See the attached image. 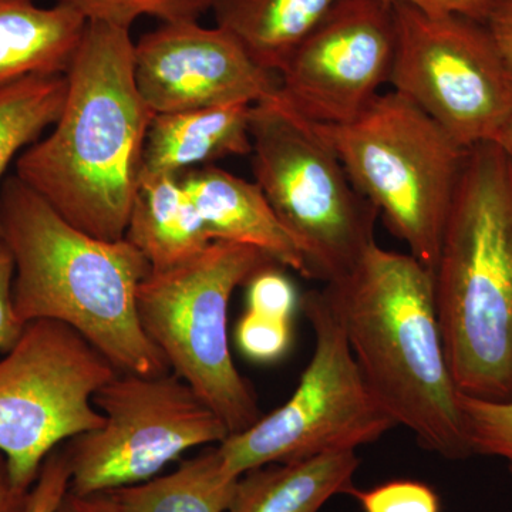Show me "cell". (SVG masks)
Masks as SVG:
<instances>
[{
    "mask_svg": "<svg viewBox=\"0 0 512 512\" xmlns=\"http://www.w3.org/2000/svg\"><path fill=\"white\" fill-rule=\"evenodd\" d=\"M0 242L15 264L13 305L23 323H66L120 373L171 372L138 319L137 288L151 266L126 238L104 241L74 227L13 174L0 185Z\"/></svg>",
    "mask_w": 512,
    "mask_h": 512,
    "instance_id": "2",
    "label": "cell"
},
{
    "mask_svg": "<svg viewBox=\"0 0 512 512\" xmlns=\"http://www.w3.org/2000/svg\"><path fill=\"white\" fill-rule=\"evenodd\" d=\"M484 25L512 79V0H495Z\"/></svg>",
    "mask_w": 512,
    "mask_h": 512,
    "instance_id": "29",
    "label": "cell"
},
{
    "mask_svg": "<svg viewBox=\"0 0 512 512\" xmlns=\"http://www.w3.org/2000/svg\"><path fill=\"white\" fill-rule=\"evenodd\" d=\"M255 183L299 248L309 279L340 281L375 244L379 212L313 124L272 94L252 104Z\"/></svg>",
    "mask_w": 512,
    "mask_h": 512,
    "instance_id": "6",
    "label": "cell"
},
{
    "mask_svg": "<svg viewBox=\"0 0 512 512\" xmlns=\"http://www.w3.org/2000/svg\"><path fill=\"white\" fill-rule=\"evenodd\" d=\"M393 5H407L427 13H454L484 23L495 0H387Z\"/></svg>",
    "mask_w": 512,
    "mask_h": 512,
    "instance_id": "30",
    "label": "cell"
},
{
    "mask_svg": "<svg viewBox=\"0 0 512 512\" xmlns=\"http://www.w3.org/2000/svg\"><path fill=\"white\" fill-rule=\"evenodd\" d=\"M302 309L315 335L311 362L284 406L218 444L231 476L268 464L356 451L397 426L360 373L329 289L306 293Z\"/></svg>",
    "mask_w": 512,
    "mask_h": 512,
    "instance_id": "8",
    "label": "cell"
},
{
    "mask_svg": "<svg viewBox=\"0 0 512 512\" xmlns=\"http://www.w3.org/2000/svg\"><path fill=\"white\" fill-rule=\"evenodd\" d=\"M352 497L363 512H440L439 495L430 485L414 480H394L369 490L353 488Z\"/></svg>",
    "mask_w": 512,
    "mask_h": 512,
    "instance_id": "24",
    "label": "cell"
},
{
    "mask_svg": "<svg viewBox=\"0 0 512 512\" xmlns=\"http://www.w3.org/2000/svg\"><path fill=\"white\" fill-rule=\"evenodd\" d=\"M359 466L356 451H339L254 468L239 477L228 512H319L350 494Z\"/></svg>",
    "mask_w": 512,
    "mask_h": 512,
    "instance_id": "17",
    "label": "cell"
},
{
    "mask_svg": "<svg viewBox=\"0 0 512 512\" xmlns=\"http://www.w3.org/2000/svg\"><path fill=\"white\" fill-rule=\"evenodd\" d=\"M433 278L458 392L511 399L512 165L495 143L468 150Z\"/></svg>",
    "mask_w": 512,
    "mask_h": 512,
    "instance_id": "4",
    "label": "cell"
},
{
    "mask_svg": "<svg viewBox=\"0 0 512 512\" xmlns=\"http://www.w3.org/2000/svg\"><path fill=\"white\" fill-rule=\"evenodd\" d=\"M495 144L501 148V151L505 154L512 165V117L508 121L507 126L503 128L500 136L495 140Z\"/></svg>",
    "mask_w": 512,
    "mask_h": 512,
    "instance_id": "33",
    "label": "cell"
},
{
    "mask_svg": "<svg viewBox=\"0 0 512 512\" xmlns=\"http://www.w3.org/2000/svg\"><path fill=\"white\" fill-rule=\"evenodd\" d=\"M265 266L248 281V311L266 318L291 320L298 293L291 279L275 268Z\"/></svg>",
    "mask_w": 512,
    "mask_h": 512,
    "instance_id": "26",
    "label": "cell"
},
{
    "mask_svg": "<svg viewBox=\"0 0 512 512\" xmlns=\"http://www.w3.org/2000/svg\"><path fill=\"white\" fill-rule=\"evenodd\" d=\"M252 104L156 114L148 127L143 171L181 175L232 156H251Z\"/></svg>",
    "mask_w": 512,
    "mask_h": 512,
    "instance_id": "15",
    "label": "cell"
},
{
    "mask_svg": "<svg viewBox=\"0 0 512 512\" xmlns=\"http://www.w3.org/2000/svg\"><path fill=\"white\" fill-rule=\"evenodd\" d=\"M66 96V74L30 76L0 87V185L13 158L55 126Z\"/></svg>",
    "mask_w": 512,
    "mask_h": 512,
    "instance_id": "21",
    "label": "cell"
},
{
    "mask_svg": "<svg viewBox=\"0 0 512 512\" xmlns=\"http://www.w3.org/2000/svg\"><path fill=\"white\" fill-rule=\"evenodd\" d=\"M87 19L59 0H0V87L30 76L66 74L82 43Z\"/></svg>",
    "mask_w": 512,
    "mask_h": 512,
    "instance_id": "16",
    "label": "cell"
},
{
    "mask_svg": "<svg viewBox=\"0 0 512 512\" xmlns=\"http://www.w3.org/2000/svg\"><path fill=\"white\" fill-rule=\"evenodd\" d=\"M325 286L363 379L397 426L447 460L473 456L441 336L433 272L413 255L375 242L348 276Z\"/></svg>",
    "mask_w": 512,
    "mask_h": 512,
    "instance_id": "3",
    "label": "cell"
},
{
    "mask_svg": "<svg viewBox=\"0 0 512 512\" xmlns=\"http://www.w3.org/2000/svg\"><path fill=\"white\" fill-rule=\"evenodd\" d=\"M87 19L130 29L143 16L163 23L198 22L212 10L215 0H62Z\"/></svg>",
    "mask_w": 512,
    "mask_h": 512,
    "instance_id": "22",
    "label": "cell"
},
{
    "mask_svg": "<svg viewBox=\"0 0 512 512\" xmlns=\"http://www.w3.org/2000/svg\"><path fill=\"white\" fill-rule=\"evenodd\" d=\"M119 370L77 330L29 322L0 359V453L18 487L30 490L47 456L103 426L94 394Z\"/></svg>",
    "mask_w": 512,
    "mask_h": 512,
    "instance_id": "9",
    "label": "cell"
},
{
    "mask_svg": "<svg viewBox=\"0 0 512 512\" xmlns=\"http://www.w3.org/2000/svg\"><path fill=\"white\" fill-rule=\"evenodd\" d=\"M313 126L389 231L433 272L468 151L394 90L349 123Z\"/></svg>",
    "mask_w": 512,
    "mask_h": 512,
    "instance_id": "5",
    "label": "cell"
},
{
    "mask_svg": "<svg viewBox=\"0 0 512 512\" xmlns=\"http://www.w3.org/2000/svg\"><path fill=\"white\" fill-rule=\"evenodd\" d=\"M238 348L256 363H274L288 352L292 342L291 320L245 313L235 330Z\"/></svg>",
    "mask_w": 512,
    "mask_h": 512,
    "instance_id": "25",
    "label": "cell"
},
{
    "mask_svg": "<svg viewBox=\"0 0 512 512\" xmlns=\"http://www.w3.org/2000/svg\"><path fill=\"white\" fill-rule=\"evenodd\" d=\"M151 271H165L201 254L211 238L180 177L141 174L126 237Z\"/></svg>",
    "mask_w": 512,
    "mask_h": 512,
    "instance_id": "18",
    "label": "cell"
},
{
    "mask_svg": "<svg viewBox=\"0 0 512 512\" xmlns=\"http://www.w3.org/2000/svg\"><path fill=\"white\" fill-rule=\"evenodd\" d=\"M15 264L8 249L0 244V353H8L18 343L28 323L19 319L13 305Z\"/></svg>",
    "mask_w": 512,
    "mask_h": 512,
    "instance_id": "28",
    "label": "cell"
},
{
    "mask_svg": "<svg viewBox=\"0 0 512 512\" xmlns=\"http://www.w3.org/2000/svg\"><path fill=\"white\" fill-rule=\"evenodd\" d=\"M70 467L64 447H57L40 468L36 483L30 488L23 512H56L69 493Z\"/></svg>",
    "mask_w": 512,
    "mask_h": 512,
    "instance_id": "27",
    "label": "cell"
},
{
    "mask_svg": "<svg viewBox=\"0 0 512 512\" xmlns=\"http://www.w3.org/2000/svg\"><path fill=\"white\" fill-rule=\"evenodd\" d=\"M339 0H215L224 29L266 72L278 76Z\"/></svg>",
    "mask_w": 512,
    "mask_h": 512,
    "instance_id": "19",
    "label": "cell"
},
{
    "mask_svg": "<svg viewBox=\"0 0 512 512\" xmlns=\"http://www.w3.org/2000/svg\"><path fill=\"white\" fill-rule=\"evenodd\" d=\"M56 512H114V510L101 494L77 495L69 491Z\"/></svg>",
    "mask_w": 512,
    "mask_h": 512,
    "instance_id": "32",
    "label": "cell"
},
{
    "mask_svg": "<svg viewBox=\"0 0 512 512\" xmlns=\"http://www.w3.org/2000/svg\"><path fill=\"white\" fill-rule=\"evenodd\" d=\"M30 490L18 487L10 476L6 457L0 453V512H23Z\"/></svg>",
    "mask_w": 512,
    "mask_h": 512,
    "instance_id": "31",
    "label": "cell"
},
{
    "mask_svg": "<svg viewBox=\"0 0 512 512\" xmlns=\"http://www.w3.org/2000/svg\"><path fill=\"white\" fill-rule=\"evenodd\" d=\"M396 15L387 0H339L278 74L276 97L316 126L359 117L389 84Z\"/></svg>",
    "mask_w": 512,
    "mask_h": 512,
    "instance_id": "12",
    "label": "cell"
},
{
    "mask_svg": "<svg viewBox=\"0 0 512 512\" xmlns=\"http://www.w3.org/2000/svg\"><path fill=\"white\" fill-rule=\"evenodd\" d=\"M258 249L214 241L184 264L151 271L138 285L137 313L171 372L217 414L231 434L261 419L252 384L239 373L229 350V302L265 266Z\"/></svg>",
    "mask_w": 512,
    "mask_h": 512,
    "instance_id": "7",
    "label": "cell"
},
{
    "mask_svg": "<svg viewBox=\"0 0 512 512\" xmlns=\"http://www.w3.org/2000/svg\"><path fill=\"white\" fill-rule=\"evenodd\" d=\"M458 406L473 456L501 458L512 474V397L484 400L460 393Z\"/></svg>",
    "mask_w": 512,
    "mask_h": 512,
    "instance_id": "23",
    "label": "cell"
},
{
    "mask_svg": "<svg viewBox=\"0 0 512 512\" xmlns=\"http://www.w3.org/2000/svg\"><path fill=\"white\" fill-rule=\"evenodd\" d=\"M133 53L130 29L87 23L59 120L15 165L64 220L104 241L126 237L156 116L138 92Z\"/></svg>",
    "mask_w": 512,
    "mask_h": 512,
    "instance_id": "1",
    "label": "cell"
},
{
    "mask_svg": "<svg viewBox=\"0 0 512 512\" xmlns=\"http://www.w3.org/2000/svg\"><path fill=\"white\" fill-rule=\"evenodd\" d=\"M389 86L464 148L495 143L512 117V79L484 23L394 5Z\"/></svg>",
    "mask_w": 512,
    "mask_h": 512,
    "instance_id": "11",
    "label": "cell"
},
{
    "mask_svg": "<svg viewBox=\"0 0 512 512\" xmlns=\"http://www.w3.org/2000/svg\"><path fill=\"white\" fill-rule=\"evenodd\" d=\"M99 429L63 444L73 494L146 483L191 448L227 439L224 421L173 372L119 373L94 394Z\"/></svg>",
    "mask_w": 512,
    "mask_h": 512,
    "instance_id": "10",
    "label": "cell"
},
{
    "mask_svg": "<svg viewBox=\"0 0 512 512\" xmlns=\"http://www.w3.org/2000/svg\"><path fill=\"white\" fill-rule=\"evenodd\" d=\"M211 241L234 242L261 251L276 265L309 278L308 266L276 218L259 185L214 165L181 175Z\"/></svg>",
    "mask_w": 512,
    "mask_h": 512,
    "instance_id": "14",
    "label": "cell"
},
{
    "mask_svg": "<svg viewBox=\"0 0 512 512\" xmlns=\"http://www.w3.org/2000/svg\"><path fill=\"white\" fill-rule=\"evenodd\" d=\"M134 80L154 114L255 104L278 90L224 29L198 22L163 23L134 43Z\"/></svg>",
    "mask_w": 512,
    "mask_h": 512,
    "instance_id": "13",
    "label": "cell"
},
{
    "mask_svg": "<svg viewBox=\"0 0 512 512\" xmlns=\"http://www.w3.org/2000/svg\"><path fill=\"white\" fill-rule=\"evenodd\" d=\"M238 480L215 444L167 476L100 494L114 512H228Z\"/></svg>",
    "mask_w": 512,
    "mask_h": 512,
    "instance_id": "20",
    "label": "cell"
}]
</instances>
